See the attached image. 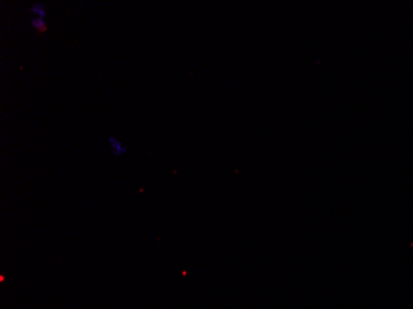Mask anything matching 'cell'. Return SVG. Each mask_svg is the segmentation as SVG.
I'll list each match as a JSON object with an SVG mask.
<instances>
[{
  "instance_id": "7a4b0ae2",
  "label": "cell",
  "mask_w": 413,
  "mask_h": 309,
  "mask_svg": "<svg viewBox=\"0 0 413 309\" xmlns=\"http://www.w3.org/2000/svg\"><path fill=\"white\" fill-rule=\"evenodd\" d=\"M30 13L34 14L36 17H41V19H45L47 15L46 7L41 3H35L31 8H30Z\"/></svg>"
},
{
  "instance_id": "6da1fadb",
  "label": "cell",
  "mask_w": 413,
  "mask_h": 309,
  "mask_svg": "<svg viewBox=\"0 0 413 309\" xmlns=\"http://www.w3.org/2000/svg\"><path fill=\"white\" fill-rule=\"evenodd\" d=\"M108 141H109L110 148H112L113 154H114L115 156H121V155H124L125 152L128 151L127 146L122 145V143L118 139H116V137L110 136L109 139H108Z\"/></svg>"
},
{
  "instance_id": "3957f363",
  "label": "cell",
  "mask_w": 413,
  "mask_h": 309,
  "mask_svg": "<svg viewBox=\"0 0 413 309\" xmlns=\"http://www.w3.org/2000/svg\"><path fill=\"white\" fill-rule=\"evenodd\" d=\"M31 26L34 28V30H36L37 32H40V34H43L47 30V24L45 22V19H41V17H36L34 16L31 19Z\"/></svg>"
}]
</instances>
